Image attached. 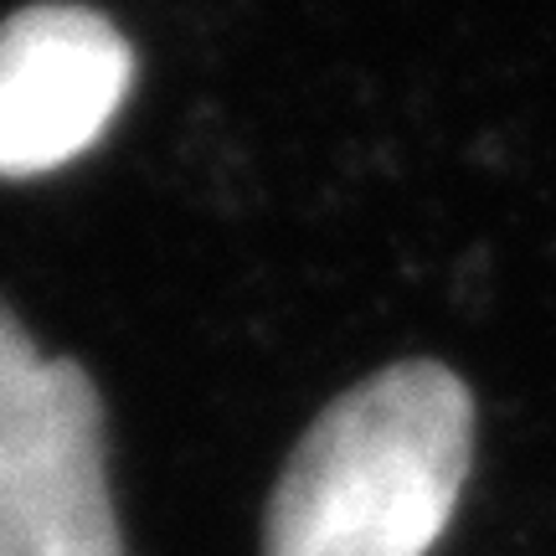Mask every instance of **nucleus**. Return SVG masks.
<instances>
[{
	"mask_svg": "<svg viewBox=\"0 0 556 556\" xmlns=\"http://www.w3.org/2000/svg\"><path fill=\"white\" fill-rule=\"evenodd\" d=\"M475 458V397L438 361H397L309 422L263 520V556H428Z\"/></svg>",
	"mask_w": 556,
	"mask_h": 556,
	"instance_id": "f257e3e1",
	"label": "nucleus"
},
{
	"mask_svg": "<svg viewBox=\"0 0 556 556\" xmlns=\"http://www.w3.org/2000/svg\"><path fill=\"white\" fill-rule=\"evenodd\" d=\"M0 556H124L103 402L0 304Z\"/></svg>",
	"mask_w": 556,
	"mask_h": 556,
	"instance_id": "f03ea898",
	"label": "nucleus"
},
{
	"mask_svg": "<svg viewBox=\"0 0 556 556\" xmlns=\"http://www.w3.org/2000/svg\"><path fill=\"white\" fill-rule=\"evenodd\" d=\"M135 52L109 16L67 0L0 21V180L62 170L129 99Z\"/></svg>",
	"mask_w": 556,
	"mask_h": 556,
	"instance_id": "7ed1b4c3",
	"label": "nucleus"
}]
</instances>
